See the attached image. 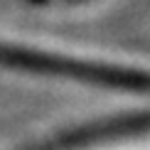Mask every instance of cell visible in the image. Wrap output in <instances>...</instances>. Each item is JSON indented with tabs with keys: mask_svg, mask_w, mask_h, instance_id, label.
Segmentation results:
<instances>
[{
	"mask_svg": "<svg viewBox=\"0 0 150 150\" xmlns=\"http://www.w3.org/2000/svg\"><path fill=\"white\" fill-rule=\"evenodd\" d=\"M0 59L17 62L25 67H47L62 69L79 76H89L98 81H113L118 86H138L150 91V69L135 67L121 59L89 57L84 52H67L62 47H45L42 42L17 40V37L0 35Z\"/></svg>",
	"mask_w": 150,
	"mask_h": 150,
	"instance_id": "obj_1",
	"label": "cell"
},
{
	"mask_svg": "<svg viewBox=\"0 0 150 150\" xmlns=\"http://www.w3.org/2000/svg\"><path fill=\"white\" fill-rule=\"evenodd\" d=\"M84 150H150V135L116 140V143H108V145H96V148H84Z\"/></svg>",
	"mask_w": 150,
	"mask_h": 150,
	"instance_id": "obj_2",
	"label": "cell"
}]
</instances>
